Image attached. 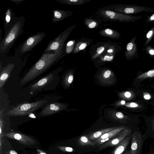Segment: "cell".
<instances>
[{"label":"cell","instance_id":"cell-23","mask_svg":"<svg viewBox=\"0 0 154 154\" xmlns=\"http://www.w3.org/2000/svg\"><path fill=\"white\" fill-rule=\"evenodd\" d=\"M109 45V44L106 43L104 45L98 47L95 51V53L93 55L92 58L95 59L100 57Z\"/></svg>","mask_w":154,"mask_h":154},{"label":"cell","instance_id":"cell-3","mask_svg":"<svg viewBox=\"0 0 154 154\" xmlns=\"http://www.w3.org/2000/svg\"><path fill=\"white\" fill-rule=\"evenodd\" d=\"M48 100L43 99L32 103L24 102L17 105L5 114L11 116H26L47 104Z\"/></svg>","mask_w":154,"mask_h":154},{"label":"cell","instance_id":"cell-33","mask_svg":"<svg viewBox=\"0 0 154 154\" xmlns=\"http://www.w3.org/2000/svg\"><path fill=\"white\" fill-rule=\"evenodd\" d=\"M111 74V71L109 70H107L104 73L103 77L105 78H107L110 76Z\"/></svg>","mask_w":154,"mask_h":154},{"label":"cell","instance_id":"cell-41","mask_svg":"<svg viewBox=\"0 0 154 154\" xmlns=\"http://www.w3.org/2000/svg\"><path fill=\"white\" fill-rule=\"evenodd\" d=\"M9 154H17V153L15 151L11 150L9 152Z\"/></svg>","mask_w":154,"mask_h":154},{"label":"cell","instance_id":"cell-30","mask_svg":"<svg viewBox=\"0 0 154 154\" xmlns=\"http://www.w3.org/2000/svg\"><path fill=\"white\" fill-rule=\"evenodd\" d=\"M145 50L150 57H154V47L150 45H147L145 48Z\"/></svg>","mask_w":154,"mask_h":154},{"label":"cell","instance_id":"cell-24","mask_svg":"<svg viewBox=\"0 0 154 154\" xmlns=\"http://www.w3.org/2000/svg\"><path fill=\"white\" fill-rule=\"evenodd\" d=\"M154 76V68L139 75L137 79H144Z\"/></svg>","mask_w":154,"mask_h":154},{"label":"cell","instance_id":"cell-29","mask_svg":"<svg viewBox=\"0 0 154 154\" xmlns=\"http://www.w3.org/2000/svg\"><path fill=\"white\" fill-rule=\"evenodd\" d=\"M75 42V40H72L70 41L67 43L66 48V53H70L74 50Z\"/></svg>","mask_w":154,"mask_h":154},{"label":"cell","instance_id":"cell-38","mask_svg":"<svg viewBox=\"0 0 154 154\" xmlns=\"http://www.w3.org/2000/svg\"><path fill=\"white\" fill-rule=\"evenodd\" d=\"M65 150L67 152H72L73 151V149L70 147H67L65 148Z\"/></svg>","mask_w":154,"mask_h":154},{"label":"cell","instance_id":"cell-8","mask_svg":"<svg viewBox=\"0 0 154 154\" xmlns=\"http://www.w3.org/2000/svg\"><path fill=\"white\" fill-rule=\"evenodd\" d=\"M46 35L44 32H38L29 37L19 48V54L21 55L32 50L41 42Z\"/></svg>","mask_w":154,"mask_h":154},{"label":"cell","instance_id":"cell-44","mask_svg":"<svg viewBox=\"0 0 154 154\" xmlns=\"http://www.w3.org/2000/svg\"><path fill=\"white\" fill-rule=\"evenodd\" d=\"M151 154H154V150L152 152Z\"/></svg>","mask_w":154,"mask_h":154},{"label":"cell","instance_id":"cell-10","mask_svg":"<svg viewBox=\"0 0 154 154\" xmlns=\"http://www.w3.org/2000/svg\"><path fill=\"white\" fill-rule=\"evenodd\" d=\"M63 107V105L59 102L51 103L45 105L38 116H51L59 112Z\"/></svg>","mask_w":154,"mask_h":154},{"label":"cell","instance_id":"cell-1","mask_svg":"<svg viewBox=\"0 0 154 154\" xmlns=\"http://www.w3.org/2000/svg\"><path fill=\"white\" fill-rule=\"evenodd\" d=\"M63 54V51L44 52L22 78L20 85L26 84L44 73L59 61Z\"/></svg>","mask_w":154,"mask_h":154},{"label":"cell","instance_id":"cell-16","mask_svg":"<svg viewBox=\"0 0 154 154\" xmlns=\"http://www.w3.org/2000/svg\"><path fill=\"white\" fill-rule=\"evenodd\" d=\"M131 130L125 129L122 133L117 137L112 139L105 142L101 147L105 148L106 147L113 146L117 145L125 139L131 133Z\"/></svg>","mask_w":154,"mask_h":154},{"label":"cell","instance_id":"cell-14","mask_svg":"<svg viewBox=\"0 0 154 154\" xmlns=\"http://www.w3.org/2000/svg\"><path fill=\"white\" fill-rule=\"evenodd\" d=\"M15 66V64L13 62L8 63L3 67L0 75V88L1 89L10 77L11 72Z\"/></svg>","mask_w":154,"mask_h":154},{"label":"cell","instance_id":"cell-27","mask_svg":"<svg viewBox=\"0 0 154 154\" xmlns=\"http://www.w3.org/2000/svg\"><path fill=\"white\" fill-rule=\"evenodd\" d=\"M84 23L86 26L89 29H93L97 26V22L93 19L86 18L84 20Z\"/></svg>","mask_w":154,"mask_h":154},{"label":"cell","instance_id":"cell-34","mask_svg":"<svg viewBox=\"0 0 154 154\" xmlns=\"http://www.w3.org/2000/svg\"><path fill=\"white\" fill-rule=\"evenodd\" d=\"M143 97L146 100H149L151 99V96L148 93H145L143 94Z\"/></svg>","mask_w":154,"mask_h":154},{"label":"cell","instance_id":"cell-39","mask_svg":"<svg viewBox=\"0 0 154 154\" xmlns=\"http://www.w3.org/2000/svg\"><path fill=\"white\" fill-rule=\"evenodd\" d=\"M125 96L127 98H129L131 96V93L129 92H126L124 94Z\"/></svg>","mask_w":154,"mask_h":154},{"label":"cell","instance_id":"cell-42","mask_svg":"<svg viewBox=\"0 0 154 154\" xmlns=\"http://www.w3.org/2000/svg\"><path fill=\"white\" fill-rule=\"evenodd\" d=\"M125 154H130V152L129 150H128L125 153Z\"/></svg>","mask_w":154,"mask_h":154},{"label":"cell","instance_id":"cell-45","mask_svg":"<svg viewBox=\"0 0 154 154\" xmlns=\"http://www.w3.org/2000/svg\"><path fill=\"white\" fill-rule=\"evenodd\" d=\"M153 130L154 131V123H153Z\"/></svg>","mask_w":154,"mask_h":154},{"label":"cell","instance_id":"cell-7","mask_svg":"<svg viewBox=\"0 0 154 154\" xmlns=\"http://www.w3.org/2000/svg\"><path fill=\"white\" fill-rule=\"evenodd\" d=\"M76 26L75 25H73L62 32L53 40L50 42L44 52L63 51L66 40Z\"/></svg>","mask_w":154,"mask_h":154},{"label":"cell","instance_id":"cell-21","mask_svg":"<svg viewBox=\"0 0 154 154\" xmlns=\"http://www.w3.org/2000/svg\"><path fill=\"white\" fill-rule=\"evenodd\" d=\"M91 41H79L75 45L73 51V54H75L79 53L80 51L83 50L89 45Z\"/></svg>","mask_w":154,"mask_h":154},{"label":"cell","instance_id":"cell-32","mask_svg":"<svg viewBox=\"0 0 154 154\" xmlns=\"http://www.w3.org/2000/svg\"><path fill=\"white\" fill-rule=\"evenodd\" d=\"M127 106L131 108H136L138 106V104L134 102H131L127 105Z\"/></svg>","mask_w":154,"mask_h":154},{"label":"cell","instance_id":"cell-11","mask_svg":"<svg viewBox=\"0 0 154 154\" xmlns=\"http://www.w3.org/2000/svg\"><path fill=\"white\" fill-rule=\"evenodd\" d=\"M4 135L14 139L24 145H31L34 144L35 141L32 138L24 134L14 132L5 133Z\"/></svg>","mask_w":154,"mask_h":154},{"label":"cell","instance_id":"cell-6","mask_svg":"<svg viewBox=\"0 0 154 154\" xmlns=\"http://www.w3.org/2000/svg\"><path fill=\"white\" fill-rule=\"evenodd\" d=\"M101 9L129 15L134 14L143 11L150 13L154 12V9L150 7L135 5H112L103 7Z\"/></svg>","mask_w":154,"mask_h":154},{"label":"cell","instance_id":"cell-43","mask_svg":"<svg viewBox=\"0 0 154 154\" xmlns=\"http://www.w3.org/2000/svg\"><path fill=\"white\" fill-rule=\"evenodd\" d=\"M125 101L124 100H122V101L121 102V103L122 104V105H124V104H125Z\"/></svg>","mask_w":154,"mask_h":154},{"label":"cell","instance_id":"cell-26","mask_svg":"<svg viewBox=\"0 0 154 154\" xmlns=\"http://www.w3.org/2000/svg\"><path fill=\"white\" fill-rule=\"evenodd\" d=\"M154 36V26L147 32L146 35V40L143 44L144 46H146L151 40Z\"/></svg>","mask_w":154,"mask_h":154},{"label":"cell","instance_id":"cell-15","mask_svg":"<svg viewBox=\"0 0 154 154\" xmlns=\"http://www.w3.org/2000/svg\"><path fill=\"white\" fill-rule=\"evenodd\" d=\"M17 17L15 16L12 10L10 8L7 9L3 18L5 34L6 33L11 27Z\"/></svg>","mask_w":154,"mask_h":154},{"label":"cell","instance_id":"cell-37","mask_svg":"<svg viewBox=\"0 0 154 154\" xmlns=\"http://www.w3.org/2000/svg\"><path fill=\"white\" fill-rule=\"evenodd\" d=\"M10 1L13 2L18 5L19 3H21L26 0H10Z\"/></svg>","mask_w":154,"mask_h":154},{"label":"cell","instance_id":"cell-19","mask_svg":"<svg viewBox=\"0 0 154 154\" xmlns=\"http://www.w3.org/2000/svg\"><path fill=\"white\" fill-rule=\"evenodd\" d=\"M99 33L103 36L107 37L112 39H117L121 36L120 33L117 31L109 28L101 30L99 31Z\"/></svg>","mask_w":154,"mask_h":154},{"label":"cell","instance_id":"cell-20","mask_svg":"<svg viewBox=\"0 0 154 154\" xmlns=\"http://www.w3.org/2000/svg\"><path fill=\"white\" fill-rule=\"evenodd\" d=\"M116 128H109L97 131L89 135L88 136V138L89 140H95L104 134Z\"/></svg>","mask_w":154,"mask_h":154},{"label":"cell","instance_id":"cell-4","mask_svg":"<svg viewBox=\"0 0 154 154\" xmlns=\"http://www.w3.org/2000/svg\"><path fill=\"white\" fill-rule=\"evenodd\" d=\"M97 16L104 21H119L125 23L134 22L142 19L141 16L127 14L109 10L100 9L96 12Z\"/></svg>","mask_w":154,"mask_h":154},{"label":"cell","instance_id":"cell-9","mask_svg":"<svg viewBox=\"0 0 154 154\" xmlns=\"http://www.w3.org/2000/svg\"><path fill=\"white\" fill-rule=\"evenodd\" d=\"M131 140L130 154H140L143 145L141 134L138 132H134L132 134Z\"/></svg>","mask_w":154,"mask_h":154},{"label":"cell","instance_id":"cell-2","mask_svg":"<svg viewBox=\"0 0 154 154\" xmlns=\"http://www.w3.org/2000/svg\"><path fill=\"white\" fill-rule=\"evenodd\" d=\"M25 17H17L14 23L2 39L0 43V55L5 56L18 37L23 32Z\"/></svg>","mask_w":154,"mask_h":154},{"label":"cell","instance_id":"cell-28","mask_svg":"<svg viewBox=\"0 0 154 154\" xmlns=\"http://www.w3.org/2000/svg\"><path fill=\"white\" fill-rule=\"evenodd\" d=\"M80 143L82 145H91L97 144L96 143L94 142H92L86 136H82L80 137L79 140Z\"/></svg>","mask_w":154,"mask_h":154},{"label":"cell","instance_id":"cell-18","mask_svg":"<svg viewBox=\"0 0 154 154\" xmlns=\"http://www.w3.org/2000/svg\"><path fill=\"white\" fill-rule=\"evenodd\" d=\"M132 134H129L125 139L118 144L114 151V154H121L125 150L131 140Z\"/></svg>","mask_w":154,"mask_h":154},{"label":"cell","instance_id":"cell-25","mask_svg":"<svg viewBox=\"0 0 154 154\" xmlns=\"http://www.w3.org/2000/svg\"><path fill=\"white\" fill-rule=\"evenodd\" d=\"M115 54H113L107 51H105L102 55L100 56L101 57V60L103 61H109L112 60L114 58Z\"/></svg>","mask_w":154,"mask_h":154},{"label":"cell","instance_id":"cell-22","mask_svg":"<svg viewBox=\"0 0 154 154\" xmlns=\"http://www.w3.org/2000/svg\"><path fill=\"white\" fill-rule=\"evenodd\" d=\"M56 1L61 4L69 5H81L91 1L90 0H56Z\"/></svg>","mask_w":154,"mask_h":154},{"label":"cell","instance_id":"cell-40","mask_svg":"<svg viewBox=\"0 0 154 154\" xmlns=\"http://www.w3.org/2000/svg\"><path fill=\"white\" fill-rule=\"evenodd\" d=\"M37 150L39 154H47L45 152H44L39 149H37Z\"/></svg>","mask_w":154,"mask_h":154},{"label":"cell","instance_id":"cell-31","mask_svg":"<svg viewBox=\"0 0 154 154\" xmlns=\"http://www.w3.org/2000/svg\"><path fill=\"white\" fill-rule=\"evenodd\" d=\"M146 22L149 23L154 22V13L148 16L146 19Z\"/></svg>","mask_w":154,"mask_h":154},{"label":"cell","instance_id":"cell-17","mask_svg":"<svg viewBox=\"0 0 154 154\" xmlns=\"http://www.w3.org/2000/svg\"><path fill=\"white\" fill-rule=\"evenodd\" d=\"M52 12L53 18V23H55L61 21L70 16L73 12L70 11H66L59 9L53 10Z\"/></svg>","mask_w":154,"mask_h":154},{"label":"cell","instance_id":"cell-36","mask_svg":"<svg viewBox=\"0 0 154 154\" xmlns=\"http://www.w3.org/2000/svg\"><path fill=\"white\" fill-rule=\"evenodd\" d=\"M117 117L119 119H122L124 117L123 114L120 112H118L116 114Z\"/></svg>","mask_w":154,"mask_h":154},{"label":"cell","instance_id":"cell-13","mask_svg":"<svg viewBox=\"0 0 154 154\" xmlns=\"http://www.w3.org/2000/svg\"><path fill=\"white\" fill-rule=\"evenodd\" d=\"M125 129L124 127L116 128L104 134L94 140L97 144H101L112 138L119 135Z\"/></svg>","mask_w":154,"mask_h":154},{"label":"cell","instance_id":"cell-5","mask_svg":"<svg viewBox=\"0 0 154 154\" xmlns=\"http://www.w3.org/2000/svg\"><path fill=\"white\" fill-rule=\"evenodd\" d=\"M60 68H57L49 73L35 83L32 84L29 88L31 93L42 91H47L52 88L53 85L56 86L58 72Z\"/></svg>","mask_w":154,"mask_h":154},{"label":"cell","instance_id":"cell-12","mask_svg":"<svg viewBox=\"0 0 154 154\" xmlns=\"http://www.w3.org/2000/svg\"><path fill=\"white\" fill-rule=\"evenodd\" d=\"M137 38V36L134 37L126 45L125 56L128 60H131L138 56L137 48L135 43Z\"/></svg>","mask_w":154,"mask_h":154},{"label":"cell","instance_id":"cell-35","mask_svg":"<svg viewBox=\"0 0 154 154\" xmlns=\"http://www.w3.org/2000/svg\"><path fill=\"white\" fill-rule=\"evenodd\" d=\"M73 79V77L72 75H70L67 79V82L68 83L71 84L72 83Z\"/></svg>","mask_w":154,"mask_h":154}]
</instances>
